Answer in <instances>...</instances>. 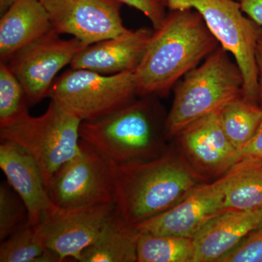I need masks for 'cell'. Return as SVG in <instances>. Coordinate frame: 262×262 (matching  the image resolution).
<instances>
[{
    "label": "cell",
    "instance_id": "1",
    "mask_svg": "<svg viewBox=\"0 0 262 262\" xmlns=\"http://www.w3.org/2000/svg\"><path fill=\"white\" fill-rule=\"evenodd\" d=\"M207 182L177 146H168L155 159L116 164L115 206L134 226L177 206Z\"/></svg>",
    "mask_w": 262,
    "mask_h": 262
},
{
    "label": "cell",
    "instance_id": "2",
    "mask_svg": "<svg viewBox=\"0 0 262 262\" xmlns=\"http://www.w3.org/2000/svg\"><path fill=\"white\" fill-rule=\"evenodd\" d=\"M220 46L199 12L170 10L134 72L138 95L165 96Z\"/></svg>",
    "mask_w": 262,
    "mask_h": 262
},
{
    "label": "cell",
    "instance_id": "3",
    "mask_svg": "<svg viewBox=\"0 0 262 262\" xmlns=\"http://www.w3.org/2000/svg\"><path fill=\"white\" fill-rule=\"evenodd\" d=\"M141 96L116 113L82 122L80 137L115 164L155 159L168 149L165 120L153 101Z\"/></svg>",
    "mask_w": 262,
    "mask_h": 262
},
{
    "label": "cell",
    "instance_id": "4",
    "mask_svg": "<svg viewBox=\"0 0 262 262\" xmlns=\"http://www.w3.org/2000/svg\"><path fill=\"white\" fill-rule=\"evenodd\" d=\"M228 53L220 46L177 84L171 108L165 118L167 139L175 138L192 122L242 96V73Z\"/></svg>",
    "mask_w": 262,
    "mask_h": 262
},
{
    "label": "cell",
    "instance_id": "5",
    "mask_svg": "<svg viewBox=\"0 0 262 262\" xmlns=\"http://www.w3.org/2000/svg\"><path fill=\"white\" fill-rule=\"evenodd\" d=\"M81 122L51 100L41 116L29 114L0 127V139L15 143L32 157L48 189L55 173L80 151Z\"/></svg>",
    "mask_w": 262,
    "mask_h": 262
},
{
    "label": "cell",
    "instance_id": "6",
    "mask_svg": "<svg viewBox=\"0 0 262 262\" xmlns=\"http://www.w3.org/2000/svg\"><path fill=\"white\" fill-rule=\"evenodd\" d=\"M169 10L194 9L224 49L231 53L243 78L242 97L258 106V72L256 49L262 27L244 15L236 0H166Z\"/></svg>",
    "mask_w": 262,
    "mask_h": 262
},
{
    "label": "cell",
    "instance_id": "7",
    "mask_svg": "<svg viewBox=\"0 0 262 262\" xmlns=\"http://www.w3.org/2000/svg\"><path fill=\"white\" fill-rule=\"evenodd\" d=\"M139 96L134 72L104 75L71 68L55 80L48 98L81 122L110 116Z\"/></svg>",
    "mask_w": 262,
    "mask_h": 262
},
{
    "label": "cell",
    "instance_id": "8",
    "mask_svg": "<svg viewBox=\"0 0 262 262\" xmlns=\"http://www.w3.org/2000/svg\"><path fill=\"white\" fill-rule=\"evenodd\" d=\"M80 151L55 173L48 187L51 201L63 209L115 205V167L80 139Z\"/></svg>",
    "mask_w": 262,
    "mask_h": 262
},
{
    "label": "cell",
    "instance_id": "9",
    "mask_svg": "<svg viewBox=\"0 0 262 262\" xmlns=\"http://www.w3.org/2000/svg\"><path fill=\"white\" fill-rule=\"evenodd\" d=\"M87 46L75 37L61 39L52 29L4 63L21 84L29 105L32 106L48 97L57 74Z\"/></svg>",
    "mask_w": 262,
    "mask_h": 262
},
{
    "label": "cell",
    "instance_id": "10",
    "mask_svg": "<svg viewBox=\"0 0 262 262\" xmlns=\"http://www.w3.org/2000/svg\"><path fill=\"white\" fill-rule=\"evenodd\" d=\"M115 211V204L58 208L45 215L34 227L46 247L56 253L60 261H80L84 250L94 242Z\"/></svg>",
    "mask_w": 262,
    "mask_h": 262
},
{
    "label": "cell",
    "instance_id": "11",
    "mask_svg": "<svg viewBox=\"0 0 262 262\" xmlns=\"http://www.w3.org/2000/svg\"><path fill=\"white\" fill-rule=\"evenodd\" d=\"M52 29L70 34L86 46L128 32L122 23V3L117 0H39Z\"/></svg>",
    "mask_w": 262,
    "mask_h": 262
},
{
    "label": "cell",
    "instance_id": "12",
    "mask_svg": "<svg viewBox=\"0 0 262 262\" xmlns=\"http://www.w3.org/2000/svg\"><path fill=\"white\" fill-rule=\"evenodd\" d=\"M232 168L220 178L196 188L177 206L134 227L140 234L193 238L210 220L227 211L225 191Z\"/></svg>",
    "mask_w": 262,
    "mask_h": 262
},
{
    "label": "cell",
    "instance_id": "13",
    "mask_svg": "<svg viewBox=\"0 0 262 262\" xmlns=\"http://www.w3.org/2000/svg\"><path fill=\"white\" fill-rule=\"evenodd\" d=\"M220 110L202 117L176 136L177 146L196 171L208 180L225 175L239 162L221 123Z\"/></svg>",
    "mask_w": 262,
    "mask_h": 262
},
{
    "label": "cell",
    "instance_id": "14",
    "mask_svg": "<svg viewBox=\"0 0 262 262\" xmlns=\"http://www.w3.org/2000/svg\"><path fill=\"white\" fill-rule=\"evenodd\" d=\"M0 168L7 182L27 207L28 225L36 227L45 215L58 208L50 198L35 160L18 144L1 140Z\"/></svg>",
    "mask_w": 262,
    "mask_h": 262
},
{
    "label": "cell",
    "instance_id": "15",
    "mask_svg": "<svg viewBox=\"0 0 262 262\" xmlns=\"http://www.w3.org/2000/svg\"><path fill=\"white\" fill-rule=\"evenodd\" d=\"M153 32L154 29L142 27L90 45L76 55L71 62V68L104 75L135 72Z\"/></svg>",
    "mask_w": 262,
    "mask_h": 262
},
{
    "label": "cell",
    "instance_id": "16",
    "mask_svg": "<svg viewBox=\"0 0 262 262\" xmlns=\"http://www.w3.org/2000/svg\"><path fill=\"white\" fill-rule=\"evenodd\" d=\"M262 225V206L249 211H226L210 220L193 237L194 262H219Z\"/></svg>",
    "mask_w": 262,
    "mask_h": 262
},
{
    "label": "cell",
    "instance_id": "17",
    "mask_svg": "<svg viewBox=\"0 0 262 262\" xmlns=\"http://www.w3.org/2000/svg\"><path fill=\"white\" fill-rule=\"evenodd\" d=\"M47 10L39 0H16L0 19V62L52 30Z\"/></svg>",
    "mask_w": 262,
    "mask_h": 262
},
{
    "label": "cell",
    "instance_id": "18",
    "mask_svg": "<svg viewBox=\"0 0 262 262\" xmlns=\"http://www.w3.org/2000/svg\"><path fill=\"white\" fill-rule=\"evenodd\" d=\"M140 233L115 211L94 243L86 248L80 262H136Z\"/></svg>",
    "mask_w": 262,
    "mask_h": 262
},
{
    "label": "cell",
    "instance_id": "19",
    "mask_svg": "<svg viewBox=\"0 0 262 262\" xmlns=\"http://www.w3.org/2000/svg\"><path fill=\"white\" fill-rule=\"evenodd\" d=\"M225 206L227 211H249L262 206V160H241L232 167Z\"/></svg>",
    "mask_w": 262,
    "mask_h": 262
},
{
    "label": "cell",
    "instance_id": "20",
    "mask_svg": "<svg viewBox=\"0 0 262 262\" xmlns=\"http://www.w3.org/2000/svg\"><path fill=\"white\" fill-rule=\"evenodd\" d=\"M220 115L226 135L239 152L259 127L262 110L239 96L226 103Z\"/></svg>",
    "mask_w": 262,
    "mask_h": 262
},
{
    "label": "cell",
    "instance_id": "21",
    "mask_svg": "<svg viewBox=\"0 0 262 262\" xmlns=\"http://www.w3.org/2000/svg\"><path fill=\"white\" fill-rule=\"evenodd\" d=\"M194 252L191 237L140 234L137 262H194Z\"/></svg>",
    "mask_w": 262,
    "mask_h": 262
},
{
    "label": "cell",
    "instance_id": "22",
    "mask_svg": "<svg viewBox=\"0 0 262 262\" xmlns=\"http://www.w3.org/2000/svg\"><path fill=\"white\" fill-rule=\"evenodd\" d=\"M1 262H61L58 255L46 247L35 227L27 225L0 245Z\"/></svg>",
    "mask_w": 262,
    "mask_h": 262
},
{
    "label": "cell",
    "instance_id": "23",
    "mask_svg": "<svg viewBox=\"0 0 262 262\" xmlns=\"http://www.w3.org/2000/svg\"><path fill=\"white\" fill-rule=\"evenodd\" d=\"M25 91L6 63L0 62V127L29 115Z\"/></svg>",
    "mask_w": 262,
    "mask_h": 262
},
{
    "label": "cell",
    "instance_id": "24",
    "mask_svg": "<svg viewBox=\"0 0 262 262\" xmlns=\"http://www.w3.org/2000/svg\"><path fill=\"white\" fill-rule=\"evenodd\" d=\"M28 211L8 182L0 184V241L28 225Z\"/></svg>",
    "mask_w": 262,
    "mask_h": 262
},
{
    "label": "cell",
    "instance_id": "25",
    "mask_svg": "<svg viewBox=\"0 0 262 262\" xmlns=\"http://www.w3.org/2000/svg\"><path fill=\"white\" fill-rule=\"evenodd\" d=\"M219 262H262V225L248 234Z\"/></svg>",
    "mask_w": 262,
    "mask_h": 262
},
{
    "label": "cell",
    "instance_id": "26",
    "mask_svg": "<svg viewBox=\"0 0 262 262\" xmlns=\"http://www.w3.org/2000/svg\"><path fill=\"white\" fill-rule=\"evenodd\" d=\"M122 4L139 10L149 19L153 29H158L166 17V0H117Z\"/></svg>",
    "mask_w": 262,
    "mask_h": 262
},
{
    "label": "cell",
    "instance_id": "27",
    "mask_svg": "<svg viewBox=\"0 0 262 262\" xmlns=\"http://www.w3.org/2000/svg\"><path fill=\"white\" fill-rule=\"evenodd\" d=\"M239 160H262V120L256 134L239 152Z\"/></svg>",
    "mask_w": 262,
    "mask_h": 262
},
{
    "label": "cell",
    "instance_id": "28",
    "mask_svg": "<svg viewBox=\"0 0 262 262\" xmlns=\"http://www.w3.org/2000/svg\"><path fill=\"white\" fill-rule=\"evenodd\" d=\"M239 4L244 13L262 27V0H241Z\"/></svg>",
    "mask_w": 262,
    "mask_h": 262
},
{
    "label": "cell",
    "instance_id": "29",
    "mask_svg": "<svg viewBox=\"0 0 262 262\" xmlns=\"http://www.w3.org/2000/svg\"><path fill=\"white\" fill-rule=\"evenodd\" d=\"M256 62L258 72V106L262 110V35L258 39L256 46Z\"/></svg>",
    "mask_w": 262,
    "mask_h": 262
},
{
    "label": "cell",
    "instance_id": "30",
    "mask_svg": "<svg viewBox=\"0 0 262 262\" xmlns=\"http://www.w3.org/2000/svg\"><path fill=\"white\" fill-rule=\"evenodd\" d=\"M16 0H0V14L3 15L11 8Z\"/></svg>",
    "mask_w": 262,
    "mask_h": 262
},
{
    "label": "cell",
    "instance_id": "31",
    "mask_svg": "<svg viewBox=\"0 0 262 262\" xmlns=\"http://www.w3.org/2000/svg\"><path fill=\"white\" fill-rule=\"evenodd\" d=\"M236 1L241 2V0H236Z\"/></svg>",
    "mask_w": 262,
    "mask_h": 262
}]
</instances>
